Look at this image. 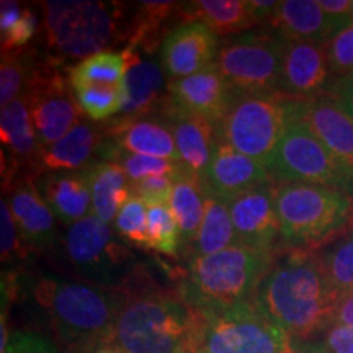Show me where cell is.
<instances>
[{"instance_id": "6da1fadb", "label": "cell", "mask_w": 353, "mask_h": 353, "mask_svg": "<svg viewBox=\"0 0 353 353\" xmlns=\"http://www.w3.org/2000/svg\"><path fill=\"white\" fill-rule=\"evenodd\" d=\"M341 299L321 257L294 247L273 260L254 304L290 339H309L334 324Z\"/></svg>"}, {"instance_id": "7a4b0ae2", "label": "cell", "mask_w": 353, "mask_h": 353, "mask_svg": "<svg viewBox=\"0 0 353 353\" xmlns=\"http://www.w3.org/2000/svg\"><path fill=\"white\" fill-rule=\"evenodd\" d=\"M33 298L48 324L69 353H95L113 345L125 291L44 275Z\"/></svg>"}, {"instance_id": "3957f363", "label": "cell", "mask_w": 353, "mask_h": 353, "mask_svg": "<svg viewBox=\"0 0 353 353\" xmlns=\"http://www.w3.org/2000/svg\"><path fill=\"white\" fill-rule=\"evenodd\" d=\"M198 325L180 294L141 291L125 298L113 345L123 353H196Z\"/></svg>"}, {"instance_id": "277c9868", "label": "cell", "mask_w": 353, "mask_h": 353, "mask_svg": "<svg viewBox=\"0 0 353 353\" xmlns=\"http://www.w3.org/2000/svg\"><path fill=\"white\" fill-rule=\"evenodd\" d=\"M275 252L234 244L218 254L190 259L180 298L198 312L254 301Z\"/></svg>"}, {"instance_id": "5b68a950", "label": "cell", "mask_w": 353, "mask_h": 353, "mask_svg": "<svg viewBox=\"0 0 353 353\" xmlns=\"http://www.w3.org/2000/svg\"><path fill=\"white\" fill-rule=\"evenodd\" d=\"M275 206L280 241L294 247L334 236L350 218L353 198L339 190L311 183L276 185Z\"/></svg>"}, {"instance_id": "8992f818", "label": "cell", "mask_w": 353, "mask_h": 353, "mask_svg": "<svg viewBox=\"0 0 353 353\" xmlns=\"http://www.w3.org/2000/svg\"><path fill=\"white\" fill-rule=\"evenodd\" d=\"M198 312V311H196ZM196 353H288L290 335L254 301L198 312Z\"/></svg>"}, {"instance_id": "52a82bcc", "label": "cell", "mask_w": 353, "mask_h": 353, "mask_svg": "<svg viewBox=\"0 0 353 353\" xmlns=\"http://www.w3.org/2000/svg\"><path fill=\"white\" fill-rule=\"evenodd\" d=\"M291 101V100H290ZM275 185L311 183L353 198V179L288 105V121L268 165Z\"/></svg>"}, {"instance_id": "ba28073f", "label": "cell", "mask_w": 353, "mask_h": 353, "mask_svg": "<svg viewBox=\"0 0 353 353\" xmlns=\"http://www.w3.org/2000/svg\"><path fill=\"white\" fill-rule=\"evenodd\" d=\"M288 105L281 94L234 95L216 126L218 139L268 169L288 121Z\"/></svg>"}, {"instance_id": "9c48e42d", "label": "cell", "mask_w": 353, "mask_h": 353, "mask_svg": "<svg viewBox=\"0 0 353 353\" xmlns=\"http://www.w3.org/2000/svg\"><path fill=\"white\" fill-rule=\"evenodd\" d=\"M283 50L278 33L234 34L219 46L216 65L234 95L280 94Z\"/></svg>"}, {"instance_id": "30bf717a", "label": "cell", "mask_w": 353, "mask_h": 353, "mask_svg": "<svg viewBox=\"0 0 353 353\" xmlns=\"http://www.w3.org/2000/svg\"><path fill=\"white\" fill-rule=\"evenodd\" d=\"M65 255L87 283L125 291L134 275V255L114 237L108 224L87 216L65 234Z\"/></svg>"}, {"instance_id": "8fae6325", "label": "cell", "mask_w": 353, "mask_h": 353, "mask_svg": "<svg viewBox=\"0 0 353 353\" xmlns=\"http://www.w3.org/2000/svg\"><path fill=\"white\" fill-rule=\"evenodd\" d=\"M44 30L51 50L69 59L103 52L117 34V15L108 3L72 0L46 2Z\"/></svg>"}, {"instance_id": "7c38bea8", "label": "cell", "mask_w": 353, "mask_h": 353, "mask_svg": "<svg viewBox=\"0 0 353 353\" xmlns=\"http://www.w3.org/2000/svg\"><path fill=\"white\" fill-rule=\"evenodd\" d=\"M30 117L43 148L63 139L81 123L82 110L69 94L63 76L56 70L38 65L26 88Z\"/></svg>"}, {"instance_id": "4fadbf2b", "label": "cell", "mask_w": 353, "mask_h": 353, "mask_svg": "<svg viewBox=\"0 0 353 353\" xmlns=\"http://www.w3.org/2000/svg\"><path fill=\"white\" fill-rule=\"evenodd\" d=\"M201 182L206 195L229 203L242 193L263 187L273 180L262 162L218 141L210 165L201 174Z\"/></svg>"}, {"instance_id": "5bb4252c", "label": "cell", "mask_w": 353, "mask_h": 353, "mask_svg": "<svg viewBox=\"0 0 353 353\" xmlns=\"http://www.w3.org/2000/svg\"><path fill=\"white\" fill-rule=\"evenodd\" d=\"M290 107L353 179V118L350 114L329 95L291 100Z\"/></svg>"}, {"instance_id": "9a60e30c", "label": "cell", "mask_w": 353, "mask_h": 353, "mask_svg": "<svg viewBox=\"0 0 353 353\" xmlns=\"http://www.w3.org/2000/svg\"><path fill=\"white\" fill-rule=\"evenodd\" d=\"M275 192L276 185L270 182L228 203L237 244L273 252L280 239Z\"/></svg>"}, {"instance_id": "2e32d148", "label": "cell", "mask_w": 353, "mask_h": 353, "mask_svg": "<svg viewBox=\"0 0 353 353\" xmlns=\"http://www.w3.org/2000/svg\"><path fill=\"white\" fill-rule=\"evenodd\" d=\"M218 34L200 21H187L167 34L161 48V65L172 81L183 79L216 63Z\"/></svg>"}, {"instance_id": "e0dca14e", "label": "cell", "mask_w": 353, "mask_h": 353, "mask_svg": "<svg viewBox=\"0 0 353 353\" xmlns=\"http://www.w3.org/2000/svg\"><path fill=\"white\" fill-rule=\"evenodd\" d=\"M330 76L325 44L286 41L280 94L290 100H311L327 87Z\"/></svg>"}, {"instance_id": "ac0fdd59", "label": "cell", "mask_w": 353, "mask_h": 353, "mask_svg": "<svg viewBox=\"0 0 353 353\" xmlns=\"http://www.w3.org/2000/svg\"><path fill=\"white\" fill-rule=\"evenodd\" d=\"M232 90L216 63L193 76L175 79L167 85V100L185 112L206 118L218 126L232 101Z\"/></svg>"}, {"instance_id": "d6986e66", "label": "cell", "mask_w": 353, "mask_h": 353, "mask_svg": "<svg viewBox=\"0 0 353 353\" xmlns=\"http://www.w3.org/2000/svg\"><path fill=\"white\" fill-rule=\"evenodd\" d=\"M161 112L162 121L174 136L180 164L201 176L218 145V128L206 118L174 107L167 99Z\"/></svg>"}, {"instance_id": "ffe728a7", "label": "cell", "mask_w": 353, "mask_h": 353, "mask_svg": "<svg viewBox=\"0 0 353 353\" xmlns=\"http://www.w3.org/2000/svg\"><path fill=\"white\" fill-rule=\"evenodd\" d=\"M0 138H2L3 151L7 149L8 162H10L7 172L8 185L13 179L12 175L21 169H28L33 174L43 172L41 156L44 148L33 128L28 99L25 95L2 108Z\"/></svg>"}, {"instance_id": "44dd1931", "label": "cell", "mask_w": 353, "mask_h": 353, "mask_svg": "<svg viewBox=\"0 0 353 353\" xmlns=\"http://www.w3.org/2000/svg\"><path fill=\"white\" fill-rule=\"evenodd\" d=\"M105 136L110 141L105 148L141 154V156L165 159V161L180 164V156L176 151L174 136L164 121L123 118L113 125L107 123Z\"/></svg>"}, {"instance_id": "7402d4cb", "label": "cell", "mask_w": 353, "mask_h": 353, "mask_svg": "<svg viewBox=\"0 0 353 353\" xmlns=\"http://www.w3.org/2000/svg\"><path fill=\"white\" fill-rule=\"evenodd\" d=\"M8 206L21 239L30 250H46L56 242V221L38 187L30 180H19L10 190Z\"/></svg>"}, {"instance_id": "603a6c76", "label": "cell", "mask_w": 353, "mask_h": 353, "mask_svg": "<svg viewBox=\"0 0 353 353\" xmlns=\"http://www.w3.org/2000/svg\"><path fill=\"white\" fill-rule=\"evenodd\" d=\"M128 61L125 82H123L121 112L125 118H141L161 110L167 97L164 90V69L154 59H144L134 50L126 48L123 52Z\"/></svg>"}, {"instance_id": "cb8c5ba5", "label": "cell", "mask_w": 353, "mask_h": 353, "mask_svg": "<svg viewBox=\"0 0 353 353\" xmlns=\"http://www.w3.org/2000/svg\"><path fill=\"white\" fill-rule=\"evenodd\" d=\"M38 190L54 216L65 224H76L92 213V185L88 165L81 170L43 176Z\"/></svg>"}, {"instance_id": "d4e9b609", "label": "cell", "mask_w": 353, "mask_h": 353, "mask_svg": "<svg viewBox=\"0 0 353 353\" xmlns=\"http://www.w3.org/2000/svg\"><path fill=\"white\" fill-rule=\"evenodd\" d=\"M270 21L275 33L286 41L327 44L332 28L321 3L316 0H283L278 2Z\"/></svg>"}, {"instance_id": "484cf974", "label": "cell", "mask_w": 353, "mask_h": 353, "mask_svg": "<svg viewBox=\"0 0 353 353\" xmlns=\"http://www.w3.org/2000/svg\"><path fill=\"white\" fill-rule=\"evenodd\" d=\"M172 180H174V190H172L169 206L179 223L182 242L193 244L205 216L208 195L203 187L201 176L187 170L182 164L176 165Z\"/></svg>"}, {"instance_id": "4316f807", "label": "cell", "mask_w": 353, "mask_h": 353, "mask_svg": "<svg viewBox=\"0 0 353 353\" xmlns=\"http://www.w3.org/2000/svg\"><path fill=\"white\" fill-rule=\"evenodd\" d=\"M180 7L185 20L200 21L221 37L244 32L259 23L250 0H195Z\"/></svg>"}, {"instance_id": "83f0119b", "label": "cell", "mask_w": 353, "mask_h": 353, "mask_svg": "<svg viewBox=\"0 0 353 353\" xmlns=\"http://www.w3.org/2000/svg\"><path fill=\"white\" fill-rule=\"evenodd\" d=\"M105 136V126L81 121L63 139L44 148L41 156V170L72 172L81 170L90 161L92 154L100 149Z\"/></svg>"}, {"instance_id": "f1b7e54d", "label": "cell", "mask_w": 353, "mask_h": 353, "mask_svg": "<svg viewBox=\"0 0 353 353\" xmlns=\"http://www.w3.org/2000/svg\"><path fill=\"white\" fill-rule=\"evenodd\" d=\"M92 185L90 216L110 224L117 219L118 211L131 198L130 179L114 162H99L88 165Z\"/></svg>"}, {"instance_id": "f546056e", "label": "cell", "mask_w": 353, "mask_h": 353, "mask_svg": "<svg viewBox=\"0 0 353 353\" xmlns=\"http://www.w3.org/2000/svg\"><path fill=\"white\" fill-rule=\"evenodd\" d=\"M234 244H237V239L228 203L208 196L200 231L192 244L193 257L218 254Z\"/></svg>"}, {"instance_id": "4dcf8cb0", "label": "cell", "mask_w": 353, "mask_h": 353, "mask_svg": "<svg viewBox=\"0 0 353 353\" xmlns=\"http://www.w3.org/2000/svg\"><path fill=\"white\" fill-rule=\"evenodd\" d=\"M128 61L123 52L103 51L87 57L69 70V83L74 92L88 85L123 87Z\"/></svg>"}, {"instance_id": "1f68e13d", "label": "cell", "mask_w": 353, "mask_h": 353, "mask_svg": "<svg viewBox=\"0 0 353 353\" xmlns=\"http://www.w3.org/2000/svg\"><path fill=\"white\" fill-rule=\"evenodd\" d=\"M37 69L38 64L34 63L32 54H25L21 51L2 54V63H0V105L2 108L25 95Z\"/></svg>"}, {"instance_id": "d6a6232c", "label": "cell", "mask_w": 353, "mask_h": 353, "mask_svg": "<svg viewBox=\"0 0 353 353\" xmlns=\"http://www.w3.org/2000/svg\"><path fill=\"white\" fill-rule=\"evenodd\" d=\"M149 249L164 255H175L182 244L179 223L170 206H148Z\"/></svg>"}, {"instance_id": "836d02e7", "label": "cell", "mask_w": 353, "mask_h": 353, "mask_svg": "<svg viewBox=\"0 0 353 353\" xmlns=\"http://www.w3.org/2000/svg\"><path fill=\"white\" fill-rule=\"evenodd\" d=\"M100 152L114 162L125 170L130 182H139V180L149 179V176H162L174 175L176 169L175 162L165 161V159H157L151 156H141V154H131L125 151H118L112 148H101Z\"/></svg>"}, {"instance_id": "e575fe53", "label": "cell", "mask_w": 353, "mask_h": 353, "mask_svg": "<svg viewBox=\"0 0 353 353\" xmlns=\"http://www.w3.org/2000/svg\"><path fill=\"white\" fill-rule=\"evenodd\" d=\"M76 100L90 120L103 121L121 112L123 87L88 85L76 90Z\"/></svg>"}, {"instance_id": "d590c367", "label": "cell", "mask_w": 353, "mask_h": 353, "mask_svg": "<svg viewBox=\"0 0 353 353\" xmlns=\"http://www.w3.org/2000/svg\"><path fill=\"white\" fill-rule=\"evenodd\" d=\"M329 280L339 293L348 294L353 291V232L345 239L330 247L321 257Z\"/></svg>"}, {"instance_id": "8d00e7d4", "label": "cell", "mask_w": 353, "mask_h": 353, "mask_svg": "<svg viewBox=\"0 0 353 353\" xmlns=\"http://www.w3.org/2000/svg\"><path fill=\"white\" fill-rule=\"evenodd\" d=\"M114 228H117V232L126 241H130L131 244L149 249L148 205L139 198L131 196L121 206L117 219H114Z\"/></svg>"}, {"instance_id": "74e56055", "label": "cell", "mask_w": 353, "mask_h": 353, "mask_svg": "<svg viewBox=\"0 0 353 353\" xmlns=\"http://www.w3.org/2000/svg\"><path fill=\"white\" fill-rule=\"evenodd\" d=\"M330 76L334 79L353 74V25L343 30L325 44Z\"/></svg>"}, {"instance_id": "f35d334b", "label": "cell", "mask_w": 353, "mask_h": 353, "mask_svg": "<svg viewBox=\"0 0 353 353\" xmlns=\"http://www.w3.org/2000/svg\"><path fill=\"white\" fill-rule=\"evenodd\" d=\"M174 180L169 175L149 176L139 182H130L131 196L139 198L148 206H169Z\"/></svg>"}, {"instance_id": "ab89813d", "label": "cell", "mask_w": 353, "mask_h": 353, "mask_svg": "<svg viewBox=\"0 0 353 353\" xmlns=\"http://www.w3.org/2000/svg\"><path fill=\"white\" fill-rule=\"evenodd\" d=\"M0 221H2V239H0V242H2L0 244L2 245V262H12V260L26 257L30 247L21 239L10 206L3 198L2 205H0Z\"/></svg>"}, {"instance_id": "60d3db41", "label": "cell", "mask_w": 353, "mask_h": 353, "mask_svg": "<svg viewBox=\"0 0 353 353\" xmlns=\"http://www.w3.org/2000/svg\"><path fill=\"white\" fill-rule=\"evenodd\" d=\"M38 28V19L37 15L25 8L21 13L20 20L12 26L10 30H7L6 33H2V54H8V52H20L21 48H25L26 44L32 41V38L37 34Z\"/></svg>"}, {"instance_id": "b9f144b4", "label": "cell", "mask_w": 353, "mask_h": 353, "mask_svg": "<svg viewBox=\"0 0 353 353\" xmlns=\"http://www.w3.org/2000/svg\"><path fill=\"white\" fill-rule=\"evenodd\" d=\"M0 353H57L50 339L34 332H15L10 335L6 350Z\"/></svg>"}, {"instance_id": "7bdbcfd3", "label": "cell", "mask_w": 353, "mask_h": 353, "mask_svg": "<svg viewBox=\"0 0 353 353\" xmlns=\"http://www.w3.org/2000/svg\"><path fill=\"white\" fill-rule=\"evenodd\" d=\"M319 3L329 19L334 37L353 25V0H319Z\"/></svg>"}, {"instance_id": "ee69618b", "label": "cell", "mask_w": 353, "mask_h": 353, "mask_svg": "<svg viewBox=\"0 0 353 353\" xmlns=\"http://www.w3.org/2000/svg\"><path fill=\"white\" fill-rule=\"evenodd\" d=\"M325 350L329 353H353V327L334 322L325 330Z\"/></svg>"}, {"instance_id": "f6af8a7d", "label": "cell", "mask_w": 353, "mask_h": 353, "mask_svg": "<svg viewBox=\"0 0 353 353\" xmlns=\"http://www.w3.org/2000/svg\"><path fill=\"white\" fill-rule=\"evenodd\" d=\"M327 95L353 118V74L334 79L327 85Z\"/></svg>"}, {"instance_id": "bcb514c9", "label": "cell", "mask_w": 353, "mask_h": 353, "mask_svg": "<svg viewBox=\"0 0 353 353\" xmlns=\"http://www.w3.org/2000/svg\"><path fill=\"white\" fill-rule=\"evenodd\" d=\"M25 8L20 7L19 2H2V8H0V33H6L10 30L17 21L20 20L21 13Z\"/></svg>"}, {"instance_id": "7dc6e473", "label": "cell", "mask_w": 353, "mask_h": 353, "mask_svg": "<svg viewBox=\"0 0 353 353\" xmlns=\"http://www.w3.org/2000/svg\"><path fill=\"white\" fill-rule=\"evenodd\" d=\"M335 322L353 327V291L342 296L341 304L337 307V314H335Z\"/></svg>"}, {"instance_id": "c3c4849f", "label": "cell", "mask_w": 353, "mask_h": 353, "mask_svg": "<svg viewBox=\"0 0 353 353\" xmlns=\"http://www.w3.org/2000/svg\"><path fill=\"white\" fill-rule=\"evenodd\" d=\"M95 353H123L120 348H117L114 345H110V347H105V348H101V350H99V352H95Z\"/></svg>"}, {"instance_id": "681fc988", "label": "cell", "mask_w": 353, "mask_h": 353, "mask_svg": "<svg viewBox=\"0 0 353 353\" xmlns=\"http://www.w3.org/2000/svg\"><path fill=\"white\" fill-rule=\"evenodd\" d=\"M288 353H298V352H293V350H290V352H288Z\"/></svg>"}]
</instances>
